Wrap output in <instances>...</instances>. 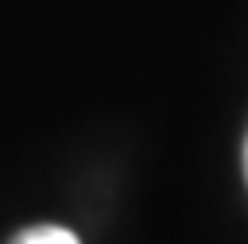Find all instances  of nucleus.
<instances>
[{
    "label": "nucleus",
    "mask_w": 248,
    "mask_h": 244,
    "mask_svg": "<svg viewBox=\"0 0 248 244\" xmlns=\"http://www.w3.org/2000/svg\"><path fill=\"white\" fill-rule=\"evenodd\" d=\"M12 244H81V240L62 225H31L19 236H12Z\"/></svg>",
    "instance_id": "1"
},
{
    "label": "nucleus",
    "mask_w": 248,
    "mask_h": 244,
    "mask_svg": "<svg viewBox=\"0 0 248 244\" xmlns=\"http://www.w3.org/2000/svg\"><path fill=\"white\" fill-rule=\"evenodd\" d=\"M244 182H248V139H244Z\"/></svg>",
    "instance_id": "2"
}]
</instances>
